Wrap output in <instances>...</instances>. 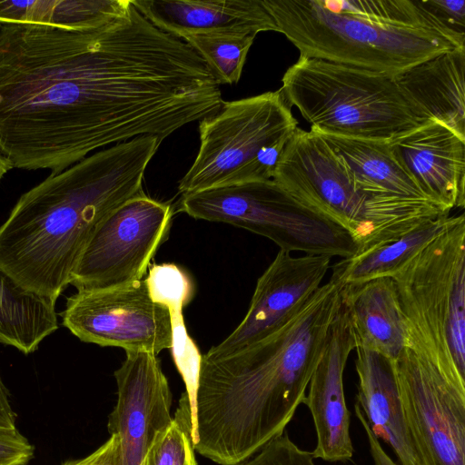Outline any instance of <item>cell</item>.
<instances>
[{
    "instance_id": "obj_1",
    "label": "cell",
    "mask_w": 465,
    "mask_h": 465,
    "mask_svg": "<svg viewBox=\"0 0 465 465\" xmlns=\"http://www.w3.org/2000/svg\"><path fill=\"white\" fill-rule=\"evenodd\" d=\"M217 97L203 59L132 3L96 28L0 26V153L13 168L55 174L106 145L163 141Z\"/></svg>"
},
{
    "instance_id": "obj_2",
    "label": "cell",
    "mask_w": 465,
    "mask_h": 465,
    "mask_svg": "<svg viewBox=\"0 0 465 465\" xmlns=\"http://www.w3.org/2000/svg\"><path fill=\"white\" fill-rule=\"evenodd\" d=\"M341 288L330 278L266 338L222 359L202 358L191 424L195 451L238 465L285 431L328 344Z\"/></svg>"
},
{
    "instance_id": "obj_3",
    "label": "cell",
    "mask_w": 465,
    "mask_h": 465,
    "mask_svg": "<svg viewBox=\"0 0 465 465\" xmlns=\"http://www.w3.org/2000/svg\"><path fill=\"white\" fill-rule=\"evenodd\" d=\"M161 143L146 135L116 143L23 193L0 225V268L56 302L97 225L144 193V172Z\"/></svg>"
},
{
    "instance_id": "obj_4",
    "label": "cell",
    "mask_w": 465,
    "mask_h": 465,
    "mask_svg": "<svg viewBox=\"0 0 465 465\" xmlns=\"http://www.w3.org/2000/svg\"><path fill=\"white\" fill-rule=\"evenodd\" d=\"M300 57L397 76L465 48L421 0H262Z\"/></svg>"
},
{
    "instance_id": "obj_5",
    "label": "cell",
    "mask_w": 465,
    "mask_h": 465,
    "mask_svg": "<svg viewBox=\"0 0 465 465\" xmlns=\"http://www.w3.org/2000/svg\"><path fill=\"white\" fill-rule=\"evenodd\" d=\"M272 180L348 230L360 246L359 253L398 239L423 222L450 214L429 200L366 186L319 134L299 127L285 145Z\"/></svg>"
},
{
    "instance_id": "obj_6",
    "label": "cell",
    "mask_w": 465,
    "mask_h": 465,
    "mask_svg": "<svg viewBox=\"0 0 465 465\" xmlns=\"http://www.w3.org/2000/svg\"><path fill=\"white\" fill-rule=\"evenodd\" d=\"M282 84L289 106L321 134L391 143L430 121L394 76L299 57Z\"/></svg>"
},
{
    "instance_id": "obj_7",
    "label": "cell",
    "mask_w": 465,
    "mask_h": 465,
    "mask_svg": "<svg viewBox=\"0 0 465 465\" xmlns=\"http://www.w3.org/2000/svg\"><path fill=\"white\" fill-rule=\"evenodd\" d=\"M407 348L465 379V218L441 232L393 277Z\"/></svg>"
},
{
    "instance_id": "obj_8",
    "label": "cell",
    "mask_w": 465,
    "mask_h": 465,
    "mask_svg": "<svg viewBox=\"0 0 465 465\" xmlns=\"http://www.w3.org/2000/svg\"><path fill=\"white\" fill-rule=\"evenodd\" d=\"M298 128L279 90L223 102L199 124L200 147L180 180L182 195L240 183L271 180Z\"/></svg>"
},
{
    "instance_id": "obj_9",
    "label": "cell",
    "mask_w": 465,
    "mask_h": 465,
    "mask_svg": "<svg viewBox=\"0 0 465 465\" xmlns=\"http://www.w3.org/2000/svg\"><path fill=\"white\" fill-rule=\"evenodd\" d=\"M179 210L195 219L243 228L290 252L341 259L360 252L348 230L302 203L272 179L184 194Z\"/></svg>"
},
{
    "instance_id": "obj_10",
    "label": "cell",
    "mask_w": 465,
    "mask_h": 465,
    "mask_svg": "<svg viewBox=\"0 0 465 465\" xmlns=\"http://www.w3.org/2000/svg\"><path fill=\"white\" fill-rule=\"evenodd\" d=\"M170 204L145 193L111 212L94 229L72 273L76 291H100L142 280L172 225Z\"/></svg>"
},
{
    "instance_id": "obj_11",
    "label": "cell",
    "mask_w": 465,
    "mask_h": 465,
    "mask_svg": "<svg viewBox=\"0 0 465 465\" xmlns=\"http://www.w3.org/2000/svg\"><path fill=\"white\" fill-rule=\"evenodd\" d=\"M393 363L406 421L426 465H465V379L408 348Z\"/></svg>"
},
{
    "instance_id": "obj_12",
    "label": "cell",
    "mask_w": 465,
    "mask_h": 465,
    "mask_svg": "<svg viewBox=\"0 0 465 465\" xmlns=\"http://www.w3.org/2000/svg\"><path fill=\"white\" fill-rule=\"evenodd\" d=\"M80 341L158 354L173 346L170 310L153 302L144 280L100 291H76L60 312Z\"/></svg>"
},
{
    "instance_id": "obj_13",
    "label": "cell",
    "mask_w": 465,
    "mask_h": 465,
    "mask_svg": "<svg viewBox=\"0 0 465 465\" xmlns=\"http://www.w3.org/2000/svg\"><path fill=\"white\" fill-rule=\"evenodd\" d=\"M117 401L107 429L117 439L115 465H143L146 453L171 424L172 392L157 354L125 351L114 371Z\"/></svg>"
},
{
    "instance_id": "obj_14",
    "label": "cell",
    "mask_w": 465,
    "mask_h": 465,
    "mask_svg": "<svg viewBox=\"0 0 465 465\" xmlns=\"http://www.w3.org/2000/svg\"><path fill=\"white\" fill-rule=\"evenodd\" d=\"M331 259L313 254L297 257L280 250L258 279L243 320L202 358L214 361L238 353L278 330L320 288Z\"/></svg>"
},
{
    "instance_id": "obj_15",
    "label": "cell",
    "mask_w": 465,
    "mask_h": 465,
    "mask_svg": "<svg viewBox=\"0 0 465 465\" xmlns=\"http://www.w3.org/2000/svg\"><path fill=\"white\" fill-rule=\"evenodd\" d=\"M355 349L348 311L341 300L328 344L302 402L309 409L315 428L316 446L312 451L314 459L337 462L349 460L353 456L343 373L348 358Z\"/></svg>"
},
{
    "instance_id": "obj_16",
    "label": "cell",
    "mask_w": 465,
    "mask_h": 465,
    "mask_svg": "<svg viewBox=\"0 0 465 465\" xmlns=\"http://www.w3.org/2000/svg\"><path fill=\"white\" fill-rule=\"evenodd\" d=\"M424 196L447 212L465 204V138L430 121L390 143Z\"/></svg>"
},
{
    "instance_id": "obj_17",
    "label": "cell",
    "mask_w": 465,
    "mask_h": 465,
    "mask_svg": "<svg viewBox=\"0 0 465 465\" xmlns=\"http://www.w3.org/2000/svg\"><path fill=\"white\" fill-rule=\"evenodd\" d=\"M356 403L376 438L387 443L401 465H426L408 427L392 360L356 348Z\"/></svg>"
},
{
    "instance_id": "obj_18",
    "label": "cell",
    "mask_w": 465,
    "mask_h": 465,
    "mask_svg": "<svg viewBox=\"0 0 465 465\" xmlns=\"http://www.w3.org/2000/svg\"><path fill=\"white\" fill-rule=\"evenodd\" d=\"M159 29L184 34L236 32L256 35L277 26L262 0H131Z\"/></svg>"
},
{
    "instance_id": "obj_19",
    "label": "cell",
    "mask_w": 465,
    "mask_h": 465,
    "mask_svg": "<svg viewBox=\"0 0 465 465\" xmlns=\"http://www.w3.org/2000/svg\"><path fill=\"white\" fill-rule=\"evenodd\" d=\"M356 348L394 361L407 348V328L395 282L391 277L341 285Z\"/></svg>"
},
{
    "instance_id": "obj_20",
    "label": "cell",
    "mask_w": 465,
    "mask_h": 465,
    "mask_svg": "<svg viewBox=\"0 0 465 465\" xmlns=\"http://www.w3.org/2000/svg\"><path fill=\"white\" fill-rule=\"evenodd\" d=\"M465 48L440 54L395 76L411 102L430 121L465 138Z\"/></svg>"
},
{
    "instance_id": "obj_21",
    "label": "cell",
    "mask_w": 465,
    "mask_h": 465,
    "mask_svg": "<svg viewBox=\"0 0 465 465\" xmlns=\"http://www.w3.org/2000/svg\"><path fill=\"white\" fill-rule=\"evenodd\" d=\"M464 218V214L441 215L421 223L388 243L341 259L331 266V279L345 285L381 277L392 278L431 241Z\"/></svg>"
},
{
    "instance_id": "obj_22",
    "label": "cell",
    "mask_w": 465,
    "mask_h": 465,
    "mask_svg": "<svg viewBox=\"0 0 465 465\" xmlns=\"http://www.w3.org/2000/svg\"><path fill=\"white\" fill-rule=\"evenodd\" d=\"M58 328L55 302L25 288L0 268V343L27 355Z\"/></svg>"
},
{
    "instance_id": "obj_23",
    "label": "cell",
    "mask_w": 465,
    "mask_h": 465,
    "mask_svg": "<svg viewBox=\"0 0 465 465\" xmlns=\"http://www.w3.org/2000/svg\"><path fill=\"white\" fill-rule=\"evenodd\" d=\"M319 134L366 186L398 196L428 200L396 160L390 143Z\"/></svg>"
},
{
    "instance_id": "obj_24",
    "label": "cell",
    "mask_w": 465,
    "mask_h": 465,
    "mask_svg": "<svg viewBox=\"0 0 465 465\" xmlns=\"http://www.w3.org/2000/svg\"><path fill=\"white\" fill-rule=\"evenodd\" d=\"M255 36L247 33L211 32L184 34L179 38L203 59L221 85L240 80Z\"/></svg>"
},
{
    "instance_id": "obj_25",
    "label": "cell",
    "mask_w": 465,
    "mask_h": 465,
    "mask_svg": "<svg viewBox=\"0 0 465 465\" xmlns=\"http://www.w3.org/2000/svg\"><path fill=\"white\" fill-rule=\"evenodd\" d=\"M191 438V414L186 394L169 427L155 440L143 465H197Z\"/></svg>"
},
{
    "instance_id": "obj_26",
    "label": "cell",
    "mask_w": 465,
    "mask_h": 465,
    "mask_svg": "<svg viewBox=\"0 0 465 465\" xmlns=\"http://www.w3.org/2000/svg\"><path fill=\"white\" fill-rule=\"evenodd\" d=\"M144 281L152 300L170 312L183 311L193 296L191 278L173 263L152 265Z\"/></svg>"
},
{
    "instance_id": "obj_27",
    "label": "cell",
    "mask_w": 465,
    "mask_h": 465,
    "mask_svg": "<svg viewBox=\"0 0 465 465\" xmlns=\"http://www.w3.org/2000/svg\"><path fill=\"white\" fill-rule=\"evenodd\" d=\"M182 312H170L173 323V346L171 349L176 367L185 384L192 424L195 415L202 355L186 331Z\"/></svg>"
},
{
    "instance_id": "obj_28",
    "label": "cell",
    "mask_w": 465,
    "mask_h": 465,
    "mask_svg": "<svg viewBox=\"0 0 465 465\" xmlns=\"http://www.w3.org/2000/svg\"><path fill=\"white\" fill-rule=\"evenodd\" d=\"M314 460L312 451L300 449L284 431L238 465H315Z\"/></svg>"
},
{
    "instance_id": "obj_29",
    "label": "cell",
    "mask_w": 465,
    "mask_h": 465,
    "mask_svg": "<svg viewBox=\"0 0 465 465\" xmlns=\"http://www.w3.org/2000/svg\"><path fill=\"white\" fill-rule=\"evenodd\" d=\"M35 447L17 429L0 428V465H27Z\"/></svg>"
},
{
    "instance_id": "obj_30",
    "label": "cell",
    "mask_w": 465,
    "mask_h": 465,
    "mask_svg": "<svg viewBox=\"0 0 465 465\" xmlns=\"http://www.w3.org/2000/svg\"><path fill=\"white\" fill-rule=\"evenodd\" d=\"M421 3L446 27L465 35V0H421Z\"/></svg>"
},
{
    "instance_id": "obj_31",
    "label": "cell",
    "mask_w": 465,
    "mask_h": 465,
    "mask_svg": "<svg viewBox=\"0 0 465 465\" xmlns=\"http://www.w3.org/2000/svg\"><path fill=\"white\" fill-rule=\"evenodd\" d=\"M117 446L115 436H110L104 444L88 456L67 460L62 465H115Z\"/></svg>"
},
{
    "instance_id": "obj_32",
    "label": "cell",
    "mask_w": 465,
    "mask_h": 465,
    "mask_svg": "<svg viewBox=\"0 0 465 465\" xmlns=\"http://www.w3.org/2000/svg\"><path fill=\"white\" fill-rule=\"evenodd\" d=\"M354 412L355 416L357 417L358 420L361 424L365 435L368 440L370 453L371 455V458L373 460V462L375 465H401L396 463L384 450L382 445L380 442V440L374 436V434L371 432L369 425L367 424L364 416L362 414V411L360 408V406L355 403L354 404Z\"/></svg>"
},
{
    "instance_id": "obj_33",
    "label": "cell",
    "mask_w": 465,
    "mask_h": 465,
    "mask_svg": "<svg viewBox=\"0 0 465 465\" xmlns=\"http://www.w3.org/2000/svg\"><path fill=\"white\" fill-rule=\"evenodd\" d=\"M12 169L10 162L0 153V182Z\"/></svg>"
}]
</instances>
